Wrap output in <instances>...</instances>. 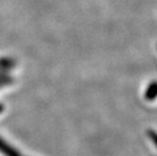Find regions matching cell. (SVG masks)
<instances>
[{
	"label": "cell",
	"mask_w": 157,
	"mask_h": 156,
	"mask_svg": "<svg viewBox=\"0 0 157 156\" xmlns=\"http://www.w3.org/2000/svg\"><path fill=\"white\" fill-rule=\"evenodd\" d=\"M0 152H2L5 156H22L18 151L12 148L10 145L0 139Z\"/></svg>",
	"instance_id": "obj_1"
},
{
	"label": "cell",
	"mask_w": 157,
	"mask_h": 156,
	"mask_svg": "<svg viewBox=\"0 0 157 156\" xmlns=\"http://www.w3.org/2000/svg\"><path fill=\"white\" fill-rule=\"evenodd\" d=\"M157 95V83H153L149 86L148 90L146 92V96L147 98H154Z\"/></svg>",
	"instance_id": "obj_2"
},
{
	"label": "cell",
	"mask_w": 157,
	"mask_h": 156,
	"mask_svg": "<svg viewBox=\"0 0 157 156\" xmlns=\"http://www.w3.org/2000/svg\"><path fill=\"white\" fill-rule=\"evenodd\" d=\"M1 109H2V108H1V107H0V111H1Z\"/></svg>",
	"instance_id": "obj_3"
}]
</instances>
